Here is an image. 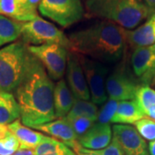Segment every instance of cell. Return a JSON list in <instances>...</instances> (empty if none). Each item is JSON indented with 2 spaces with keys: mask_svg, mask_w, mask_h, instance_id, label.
<instances>
[{
  "mask_svg": "<svg viewBox=\"0 0 155 155\" xmlns=\"http://www.w3.org/2000/svg\"><path fill=\"white\" fill-rule=\"evenodd\" d=\"M54 89L53 80L44 67L32 56L21 83L14 91L23 125L34 128L55 119Z\"/></svg>",
  "mask_w": 155,
  "mask_h": 155,
  "instance_id": "6da1fadb",
  "label": "cell"
},
{
  "mask_svg": "<svg viewBox=\"0 0 155 155\" xmlns=\"http://www.w3.org/2000/svg\"><path fill=\"white\" fill-rule=\"evenodd\" d=\"M126 29L110 21H100L69 36V51L102 63L122 60L127 50Z\"/></svg>",
  "mask_w": 155,
  "mask_h": 155,
  "instance_id": "7a4b0ae2",
  "label": "cell"
},
{
  "mask_svg": "<svg viewBox=\"0 0 155 155\" xmlns=\"http://www.w3.org/2000/svg\"><path fill=\"white\" fill-rule=\"evenodd\" d=\"M85 9L90 17L110 21L127 30L137 28L152 12L143 0H86Z\"/></svg>",
  "mask_w": 155,
  "mask_h": 155,
  "instance_id": "3957f363",
  "label": "cell"
},
{
  "mask_svg": "<svg viewBox=\"0 0 155 155\" xmlns=\"http://www.w3.org/2000/svg\"><path fill=\"white\" fill-rule=\"evenodd\" d=\"M32 56L22 41L12 42L0 49V90L11 93L16 91Z\"/></svg>",
  "mask_w": 155,
  "mask_h": 155,
  "instance_id": "277c9868",
  "label": "cell"
},
{
  "mask_svg": "<svg viewBox=\"0 0 155 155\" xmlns=\"http://www.w3.org/2000/svg\"><path fill=\"white\" fill-rule=\"evenodd\" d=\"M20 37L27 46L60 44L69 49V38L64 32L39 16L31 21L22 22Z\"/></svg>",
  "mask_w": 155,
  "mask_h": 155,
  "instance_id": "5b68a950",
  "label": "cell"
},
{
  "mask_svg": "<svg viewBox=\"0 0 155 155\" xmlns=\"http://www.w3.org/2000/svg\"><path fill=\"white\" fill-rule=\"evenodd\" d=\"M38 11L63 28L79 22L85 14L81 0H41Z\"/></svg>",
  "mask_w": 155,
  "mask_h": 155,
  "instance_id": "8992f818",
  "label": "cell"
},
{
  "mask_svg": "<svg viewBox=\"0 0 155 155\" xmlns=\"http://www.w3.org/2000/svg\"><path fill=\"white\" fill-rule=\"evenodd\" d=\"M28 51L44 67L52 80H60L67 69L69 50L60 44L28 46Z\"/></svg>",
  "mask_w": 155,
  "mask_h": 155,
  "instance_id": "52a82bcc",
  "label": "cell"
},
{
  "mask_svg": "<svg viewBox=\"0 0 155 155\" xmlns=\"http://www.w3.org/2000/svg\"><path fill=\"white\" fill-rule=\"evenodd\" d=\"M78 56L88 84L91 102L96 105L104 104L108 100L105 84L110 68L100 61L84 56Z\"/></svg>",
  "mask_w": 155,
  "mask_h": 155,
  "instance_id": "ba28073f",
  "label": "cell"
},
{
  "mask_svg": "<svg viewBox=\"0 0 155 155\" xmlns=\"http://www.w3.org/2000/svg\"><path fill=\"white\" fill-rule=\"evenodd\" d=\"M140 84L129 75L123 67H117L110 72L106 79V93L109 98L121 101L135 99Z\"/></svg>",
  "mask_w": 155,
  "mask_h": 155,
  "instance_id": "9c48e42d",
  "label": "cell"
},
{
  "mask_svg": "<svg viewBox=\"0 0 155 155\" xmlns=\"http://www.w3.org/2000/svg\"><path fill=\"white\" fill-rule=\"evenodd\" d=\"M130 64L134 78L140 85L155 82V45L133 50Z\"/></svg>",
  "mask_w": 155,
  "mask_h": 155,
  "instance_id": "30bf717a",
  "label": "cell"
},
{
  "mask_svg": "<svg viewBox=\"0 0 155 155\" xmlns=\"http://www.w3.org/2000/svg\"><path fill=\"white\" fill-rule=\"evenodd\" d=\"M113 139L120 146L124 155H146L148 147L145 140L132 125L116 124L112 127Z\"/></svg>",
  "mask_w": 155,
  "mask_h": 155,
  "instance_id": "8fae6325",
  "label": "cell"
},
{
  "mask_svg": "<svg viewBox=\"0 0 155 155\" xmlns=\"http://www.w3.org/2000/svg\"><path fill=\"white\" fill-rule=\"evenodd\" d=\"M66 72L68 87L71 90L74 98L85 101L91 99L88 84L79 58L76 54H73L70 51L67 56Z\"/></svg>",
  "mask_w": 155,
  "mask_h": 155,
  "instance_id": "7c38bea8",
  "label": "cell"
},
{
  "mask_svg": "<svg viewBox=\"0 0 155 155\" xmlns=\"http://www.w3.org/2000/svg\"><path fill=\"white\" fill-rule=\"evenodd\" d=\"M128 47L133 49L155 45V10L152 11L146 22L131 30L126 29Z\"/></svg>",
  "mask_w": 155,
  "mask_h": 155,
  "instance_id": "4fadbf2b",
  "label": "cell"
},
{
  "mask_svg": "<svg viewBox=\"0 0 155 155\" xmlns=\"http://www.w3.org/2000/svg\"><path fill=\"white\" fill-rule=\"evenodd\" d=\"M113 134L110 124H101L96 122L85 134L78 140L84 148L101 150L108 147L112 140Z\"/></svg>",
  "mask_w": 155,
  "mask_h": 155,
  "instance_id": "5bb4252c",
  "label": "cell"
},
{
  "mask_svg": "<svg viewBox=\"0 0 155 155\" xmlns=\"http://www.w3.org/2000/svg\"><path fill=\"white\" fill-rule=\"evenodd\" d=\"M37 9L28 0H0V15L20 22H26L38 17Z\"/></svg>",
  "mask_w": 155,
  "mask_h": 155,
  "instance_id": "9a60e30c",
  "label": "cell"
},
{
  "mask_svg": "<svg viewBox=\"0 0 155 155\" xmlns=\"http://www.w3.org/2000/svg\"><path fill=\"white\" fill-rule=\"evenodd\" d=\"M34 129L49 134L53 138L56 139L66 144L70 148L78 142V136L72 128L71 123L64 118H59L52 122L34 127Z\"/></svg>",
  "mask_w": 155,
  "mask_h": 155,
  "instance_id": "2e32d148",
  "label": "cell"
},
{
  "mask_svg": "<svg viewBox=\"0 0 155 155\" xmlns=\"http://www.w3.org/2000/svg\"><path fill=\"white\" fill-rule=\"evenodd\" d=\"M8 128L18 140L20 148L22 149H35L46 136L43 134L23 125L20 119L9 124Z\"/></svg>",
  "mask_w": 155,
  "mask_h": 155,
  "instance_id": "e0dca14e",
  "label": "cell"
},
{
  "mask_svg": "<svg viewBox=\"0 0 155 155\" xmlns=\"http://www.w3.org/2000/svg\"><path fill=\"white\" fill-rule=\"evenodd\" d=\"M74 99L66 80L60 79L54 89V107L56 118H64L68 115L73 106Z\"/></svg>",
  "mask_w": 155,
  "mask_h": 155,
  "instance_id": "ac0fdd59",
  "label": "cell"
},
{
  "mask_svg": "<svg viewBox=\"0 0 155 155\" xmlns=\"http://www.w3.org/2000/svg\"><path fill=\"white\" fill-rule=\"evenodd\" d=\"M145 116L146 115L135 100L121 101L111 119V123L130 125L134 124Z\"/></svg>",
  "mask_w": 155,
  "mask_h": 155,
  "instance_id": "d6986e66",
  "label": "cell"
},
{
  "mask_svg": "<svg viewBox=\"0 0 155 155\" xmlns=\"http://www.w3.org/2000/svg\"><path fill=\"white\" fill-rule=\"evenodd\" d=\"M20 117V108L15 95L0 90V124L8 126Z\"/></svg>",
  "mask_w": 155,
  "mask_h": 155,
  "instance_id": "ffe728a7",
  "label": "cell"
},
{
  "mask_svg": "<svg viewBox=\"0 0 155 155\" xmlns=\"http://www.w3.org/2000/svg\"><path fill=\"white\" fill-rule=\"evenodd\" d=\"M22 23L0 15V48L16 41L21 36Z\"/></svg>",
  "mask_w": 155,
  "mask_h": 155,
  "instance_id": "44dd1931",
  "label": "cell"
},
{
  "mask_svg": "<svg viewBox=\"0 0 155 155\" xmlns=\"http://www.w3.org/2000/svg\"><path fill=\"white\" fill-rule=\"evenodd\" d=\"M35 155H77L67 145L49 136H45L35 148Z\"/></svg>",
  "mask_w": 155,
  "mask_h": 155,
  "instance_id": "7402d4cb",
  "label": "cell"
},
{
  "mask_svg": "<svg viewBox=\"0 0 155 155\" xmlns=\"http://www.w3.org/2000/svg\"><path fill=\"white\" fill-rule=\"evenodd\" d=\"M97 114H98L97 106L92 102L75 98L72 110L65 118L67 120H71L78 116H85L97 122Z\"/></svg>",
  "mask_w": 155,
  "mask_h": 155,
  "instance_id": "603a6c76",
  "label": "cell"
},
{
  "mask_svg": "<svg viewBox=\"0 0 155 155\" xmlns=\"http://www.w3.org/2000/svg\"><path fill=\"white\" fill-rule=\"evenodd\" d=\"M134 100L147 116L155 112V91L150 86L140 85Z\"/></svg>",
  "mask_w": 155,
  "mask_h": 155,
  "instance_id": "cb8c5ba5",
  "label": "cell"
},
{
  "mask_svg": "<svg viewBox=\"0 0 155 155\" xmlns=\"http://www.w3.org/2000/svg\"><path fill=\"white\" fill-rule=\"evenodd\" d=\"M140 136L144 140L153 141L155 140V121L149 116H145L142 119L134 123Z\"/></svg>",
  "mask_w": 155,
  "mask_h": 155,
  "instance_id": "d4e9b609",
  "label": "cell"
},
{
  "mask_svg": "<svg viewBox=\"0 0 155 155\" xmlns=\"http://www.w3.org/2000/svg\"><path fill=\"white\" fill-rule=\"evenodd\" d=\"M118 104L119 102L116 100L110 99V98L107 100L104 104V105L102 106V108L98 110L97 122L101 124L111 123V119L117 109Z\"/></svg>",
  "mask_w": 155,
  "mask_h": 155,
  "instance_id": "484cf974",
  "label": "cell"
},
{
  "mask_svg": "<svg viewBox=\"0 0 155 155\" xmlns=\"http://www.w3.org/2000/svg\"><path fill=\"white\" fill-rule=\"evenodd\" d=\"M19 148L18 140L10 131L5 137L0 140V155H12Z\"/></svg>",
  "mask_w": 155,
  "mask_h": 155,
  "instance_id": "4316f807",
  "label": "cell"
},
{
  "mask_svg": "<svg viewBox=\"0 0 155 155\" xmlns=\"http://www.w3.org/2000/svg\"><path fill=\"white\" fill-rule=\"evenodd\" d=\"M67 121L71 123L74 132L77 134L78 138L81 137L84 134L86 133L96 123V122L92 121L88 117H85V116H78V117L72 118L71 120H67Z\"/></svg>",
  "mask_w": 155,
  "mask_h": 155,
  "instance_id": "83f0119b",
  "label": "cell"
},
{
  "mask_svg": "<svg viewBox=\"0 0 155 155\" xmlns=\"http://www.w3.org/2000/svg\"><path fill=\"white\" fill-rule=\"evenodd\" d=\"M97 155H124V153L120 147V146L116 142L114 139L108 147L101 150H93Z\"/></svg>",
  "mask_w": 155,
  "mask_h": 155,
  "instance_id": "f1b7e54d",
  "label": "cell"
},
{
  "mask_svg": "<svg viewBox=\"0 0 155 155\" xmlns=\"http://www.w3.org/2000/svg\"><path fill=\"white\" fill-rule=\"evenodd\" d=\"M72 149L74 151V153L77 155H97L93 150L84 148L82 146L79 145L78 142H77L76 144L72 147Z\"/></svg>",
  "mask_w": 155,
  "mask_h": 155,
  "instance_id": "f546056e",
  "label": "cell"
},
{
  "mask_svg": "<svg viewBox=\"0 0 155 155\" xmlns=\"http://www.w3.org/2000/svg\"><path fill=\"white\" fill-rule=\"evenodd\" d=\"M12 155H35V149H22L19 148L15 153Z\"/></svg>",
  "mask_w": 155,
  "mask_h": 155,
  "instance_id": "4dcf8cb0",
  "label": "cell"
},
{
  "mask_svg": "<svg viewBox=\"0 0 155 155\" xmlns=\"http://www.w3.org/2000/svg\"><path fill=\"white\" fill-rule=\"evenodd\" d=\"M9 133V128L6 125H1L0 124V140L5 137L7 134Z\"/></svg>",
  "mask_w": 155,
  "mask_h": 155,
  "instance_id": "1f68e13d",
  "label": "cell"
},
{
  "mask_svg": "<svg viewBox=\"0 0 155 155\" xmlns=\"http://www.w3.org/2000/svg\"><path fill=\"white\" fill-rule=\"evenodd\" d=\"M148 153L149 155H155V140L150 141L148 144Z\"/></svg>",
  "mask_w": 155,
  "mask_h": 155,
  "instance_id": "d6a6232c",
  "label": "cell"
},
{
  "mask_svg": "<svg viewBox=\"0 0 155 155\" xmlns=\"http://www.w3.org/2000/svg\"><path fill=\"white\" fill-rule=\"evenodd\" d=\"M145 2V4L148 6L150 10L153 11L155 10V0H143Z\"/></svg>",
  "mask_w": 155,
  "mask_h": 155,
  "instance_id": "836d02e7",
  "label": "cell"
},
{
  "mask_svg": "<svg viewBox=\"0 0 155 155\" xmlns=\"http://www.w3.org/2000/svg\"><path fill=\"white\" fill-rule=\"evenodd\" d=\"M28 1L30 3L31 5L34 6L35 8H36V9L38 10L39 5H40V3H41V0H28Z\"/></svg>",
  "mask_w": 155,
  "mask_h": 155,
  "instance_id": "e575fe53",
  "label": "cell"
},
{
  "mask_svg": "<svg viewBox=\"0 0 155 155\" xmlns=\"http://www.w3.org/2000/svg\"><path fill=\"white\" fill-rule=\"evenodd\" d=\"M148 116H149L150 118H152L153 120H154V121H155V112H153V113H152V114H150V115Z\"/></svg>",
  "mask_w": 155,
  "mask_h": 155,
  "instance_id": "d590c367",
  "label": "cell"
},
{
  "mask_svg": "<svg viewBox=\"0 0 155 155\" xmlns=\"http://www.w3.org/2000/svg\"><path fill=\"white\" fill-rule=\"evenodd\" d=\"M146 155H149V154H146Z\"/></svg>",
  "mask_w": 155,
  "mask_h": 155,
  "instance_id": "8d00e7d4",
  "label": "cell"
}]
</instances>
